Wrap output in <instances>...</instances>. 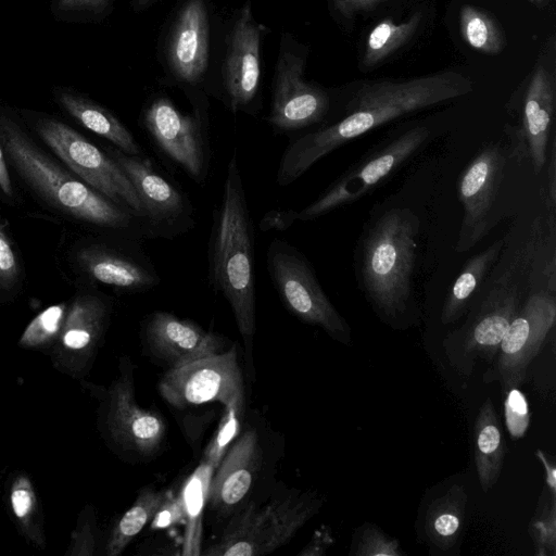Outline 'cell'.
I'll use <instances>...</instances> for the list:
<instances>
[{"mask_svg":"<svg viewBox=\"0 0 556 556\" xmlns=\"http://www.w3.org/2000/svg\"><path fill=\"white\" fill-rule=\"evenodd\" d=\"M472 89V80L454 71L403 81L365 83L353 92L341 117L289 142L278 165L276 182L286 187L351 140L395 118L466 96Z\"/></svg>","mask_w":556,"mask_h":556,"instance_id":"1","label":"cell"},{"mask_svg":"<svg viewBox=\"0 0 556 556\" xmlns=\"http://www.w3.org/2000/svg\"><path fill=\"white\" fill-rule=\"evenodd\" d=\"M207 261L210 285L228 302L250 352L256 330L254 227L236 151L213 214Z\"/></svg>","mask_w":556,"mask_h":556,"instance_id":"2","label":"cell"},{"mask_svg":"<svg viewBox=\"0 0 556 556\" xmlns=\"http://www.w3.org/2000/svg\"><path fill=\"white\" fill-rule=\"evenodd\" d=\"M420 222L407 207H391L369 222L358 245L357 277L376 314L390 325L414 307L413 275Z\"/></svg>","mask_w":556,"mask_h":556,"instance_id":"3","label":"cell"},{"mask_svg":"<svg viewBox=\"0 0 556 556\" xmlns=\"http://www.w3.org/2000/svg\"><path fill=\"white\" fill-rule=\"evenodd\" d=\"M0 141L26 184L54 208L93 226L146 240L141 219L49 159L10 118L0 115Z\"/></svg>","mask_w":556,"mask_h":556,"instance_id":"4","label":"cell"},{"mask_svg":"<svg viewBox=\"0 0 556 556\" xmlns=\"http://www.w3.org/2000/svg\"><path fill=\"white\" fill-rule=\"evenodd\" d=\"M540 225L508 266L492 282L488 293L476 304L464 324L443 339L448 364L460 375L472 374L478 359L493 364L501 342L521 305L522 282L531 270L540 245ZM533 268V267H532Z\"/></svg>","mask_w":556,"mask_h":556,"instance_id":"5","label":"cell"},{"mask_svg":"<svg viewBox=\"0 0 556 556\" xmlns=\"http://www.w3.org/2000/svg\"><path fill=\"white\" fill-rule=\"evenodd\" d=\"M321 500L313 494H289L263 507L250 504L233 515L219 538L201 554L260 556L287 544L318 511Z\"/></svg>","mask_w":556,"mask_h":556,"instance_id":"6","label":"cell"},{"mask_svg":"<svg viewBox=\"0 0 556 556\" xmlns=\"http://www.w3.org/2000/svg\"><path fill=\"white\" fill-rule=\"evenodd\" d=\"M266 267L283 306L301 321L321 328L333 340L351 343V328L323 290L306 256L283 239L270 241Z\"/></svg>","mask_w":556,"mask_h":556,"instance_id":"7","label":"cell"},{"mask_svg":"<svg viewBox=\"0 0 556 556\" xmlns=\"http://www.w3.org/2000/svg\"><path fill=\"white\" fill-rule=\"evenodd\" d=\"M424 125L409 127L377 146L340 175L314 202L294 212V219L311 222L361 199L390 177L429 140Z\"/></svg>","mask_w":556,"mask_h":556,"instance_id":"8","label":"cell"},{"mask_svg":"<svg viewBox=\"0 0 556 556\" xmlns=\"http://www.w3.org/2000/svg\"><path fill=\"white\" fill-rule=\"evenodd\" d=\"M132 184L141 207L146 239L173 240L195 226L194 208L189 197L163 175L146 155H129L109 148Z\"/></svg>","mask_w":556,"mask_h":556,"instance_id":"9","label":"cell"},{"mask_svg":"<svg viewBox=\"0 0 556 556\" xmlns=\"http://www.w3.org/2000/svg\"><path fill=\"white\" fill-rule=\"evenodd\" d=\"M37 131L54 154L85 184L113 202L127 207L142 222V207L138 194L127 175L109 153L55 119L40 121Z\"/></svg>","mask_w":556,"mask_h":556,"instance_id":"10","label":"cell"},{"mask_svg":"<svg viewBox=\"0 0 556 556\" xmlns=\"http://www.w3.org/2000/svg\"><path fill=\"white\" fill-rule=\"evenodd\" d=\"M556 321L555 288H538L520 305L501 342L484 381L496 380L503 393L520 388L527 371Z\"/></svg>","mask_w":556,"mask_h":556,"instance_id":"11","label":"cell"},{"mask_svg":"<svg viewBox=\"0 0 556 556\" xmlns=\"http://www.w3.org/2000/svg\"><path fill=\"white\" fill-rule=\"evenodd\" d=\"M141 125L166 160L198 185H205L212 153L200 117L185 114L168 98L159 97L144 108Z\"/></svg>","mask_w":556,"mask_h":556,"instance_id":"12","label":"cell"},{"mask_svg":"<svg viewBox=\"0 0 556 556\" xmlns=\"http://www.w3.org/2000/svg\"><path fill=\"white\" fill-rule=\"evenodd\" d=\"M161 396L177 409L244 397V384L237 349L206 356L168 369L159 382Z\"/></svg>","mask_w":556,"mask_h":556,"instance_id":"13","label":"cell"},{"mask_svg":"<svg viewBox=\"0 0 556 556\" xmlns=\"http://www.w3.org/2000/svg\"><path fill=\"white\" fill-rule=\"evenodd\" d=\"M507 152L500 142L484 144L463 172L458 199L463 218L455 251L472 249L488 232L489 215L502 181Z\"/></svg>","mask_w":556,"mask_h":556,"instance_id":"14","label":"cell"},{"mask_svg":"<svg viewBox=\"0 0 556 556\" xmlns=\"http://www.w3.org/2000/svg\"><path fill=\"white\" fill-rule=\"evenodd\" d=\"M304 60L280 52L275 74L267 122L278 134L305 129L321 123L330 109V98L321 88L303 79Z\"/></svg>","mask_w":556,"mask_h":556,"instance_id":"15","label":"cell"},{"mask_svg":"<svg viewBox=\"0 0 556 556\" xmlns=\"http://www.w3.org/2000/svg\"><path fill=\"white\" fill-rule=\"evenodd\" d=\"M141 334L149 352L169 369L222 353L226 346L220 334L165 311L149 314L142 321Z\"/></svg>","mask_w":556,"mask_h":556,"instance_id":"16","label":"cell"},{"mask_svg":"<svg viewBox=\"0 0 556 556\" xmlns=\"http://www.w3.org/2000/svg\"><path fill=\"white\" fill-rule=\"evenodd\" d=\"M263 27L245 2L233 24L224 67V83L231 112L245 111L256 97L261 77Z\"/></svg>","mask_w":556,"mask_h":556,"instance_id":"17","label":"cell"},{"mask_svg":"<svg viewBox=\"0 0 556 556\" xmlns=\"http://www.w3.org/2000/svg\"><path fill=\"white\" fill-rule=\"evenodd\" d=\"M77 261L92 280L124 293H143L161 283V277L140 242L126 248L91 244L78 251Z\"/></svg>","mask_w":556,"mask_h":556,"instance_id":"18","label":"cell"},{"mask_svg":"<svg viewBox=\"0 0 556 556\" xmlns=\"http://www.w3.org/2000/svg\"><path fill=\"white\" fill-rule=\"evenodd\" d=\"M554 112V79L545 66L538 63L525 93L517 135L518 149L530 160L535 174L546 164Z\"/></svg>","mask_w":556,"mask_h":556,"instance_id":"19","label":"cell"},{"mask_svg":"<svg viewBox=\"0 0 556 556\" xmlns=\"http://www.w3.org/2000/svg\"><path fill=\"white\" fill-rule=\"evenodd\" d=\"M261 446L248 430L229 447L211 478L207 502L220 514L230 513L250 491L260 467Z\"/></svg>","mask_w":556,"mask_h":556,"instance_id":"20","label":"cell"},{"mask_svg":"<svg viewBox=\"0 0 556 556\" xmlns=\"http://www.w3.org/2000/svg\"><path fill=\"white\" fill-rule=\"evenodd\" d=\"M208 15L203 0H189L172 31L167 56L175 77L195 84L208 63Z\"/></svg>","mask_w":556,"mask_h":556,"instance_id":"21","label":"cell"},{"mask_svg":"<svg viewBox=\"0 0 556 556\" xmlns=\"http://www.w3.org/2000/svg\"><path fill=\"white\" fill-rule=\"evenodd\" d=\"M112 427L121 443L141 456L161 448L166 428L160 414L138 405L131 371L118 380L113 394Z\"/></svg>","mask_w":556,"mask_h":556,"instance_id":"22","label":"cell"},{"mask_svg":"<svg viewBox=\"0 0 556 556\" xmlns=\"http://www.w3.org/2000/svg\"><path fill=\"white\" fill-rule=\"evenodd\" d=\"M468 494L464 485L453 483L432 497L424 510L421 532L431 549L452 554L460 543Z\"/></svg>","mask_w":556,"mask_h":556,"instance_id":"23","label":"cell"},{"mask_svg":"<svg viewBox=\"0 0 556 556\" xmlns=\"http://www.w3.org/2000/svg\"><path fill=\"white\" fill-rule=\"evenodd\" d=\"M473 455L480 486L488 493L497 483L506 455L501 422L490 397L482 403L475 420Z\"/></svg>","mask_w":556,"mask_h":556,"instance_id":"24","label":"cell"},{"mask_svg":"<svg viewBox=\"0 0 556 556\" xmlns=\"http://www.w3.org/2000/svg\"><path fill=\"white\" fill-rule=\"evenodd\" d=\"M61 105L84 127L103 137L129 155H143L144 150L130 130L108 109L71 92H61Z\"/></svg>","mask_w":556,"mask_h":556,"instance_id":"25","label":"cell"},{"mask_svg":"<svg viewBox=\"0 0 556 556\" xmlns=\"http://www.w3.org/2000/svg\"><path fill=\"white\" fill-rule=\"evenodd\" d=\"M505 240L500 239L467 261L454 280L442 306L441 323L457 321L468 309L473 295L498 260Z\"/></svg>","mask_w":556,"mask_h":556,"instance_id":"26","label":"cell"},{"mask_svg":"<svg viewBox=\"0 0 556 556\" xmlns=\"http://www.w3.org/2000/svg\"><path fill=\"white\" fill-rule=\"evenodd\" d=\"M214 470L213 467L202 462L187 478L178 495L182 509V521L186 523L184 555L201 554L203 510Z\"/></svg>","mask_w":556,"mask_h":556,"instance_id":"27","label":"cell"},{"mask_svg":"<svg viewBox=\"0 0 556 556\" xmlns=\"http://www.w3.org/2000/svg\"><path fill=\"white\" fill-rule=\"evenodd\" d=\"M169 493L142 488L134 504L117 522L109 542V554L117 555L152 521Z\"/></svg>","mask_w":556,"mask_h":556,"instance_id":"28","label":"cell"},{"mask_svg":"<svg viewBox=\"0 0 556 556\" xmlns=\"http://www.w3.org/2000/svg\"><path fill=\"white\" fill-rule=\"evenodd\" d=\"M421 21L420 12L414 13L409 20L394 23L388 17L378 23L369 33L363 63L372 66L406 43L415 34Z\"/></svg>","mask_w":556,"mask_h":556,"instance_id":"29","label":"cell"},{"mask_svg":"<svg viewBox=\"0 0 556 556\" xmlns=\"http://www.w3.org/2000/svg\"><path fill=\"white\" fill-rule=\"evenodd\" d=\"M459 28L464 40L481 53L495 55L505 48V36L497 22L476 7L463 5Z\"/></svg>","mask_w":556,"mask_h":556,"instance_id":"30","label":"cell"},{"mask_svg":"<svg viewBox=\"0 0 556 556\" xmlns=\"http://www.w3.org/2000/svg\"><path fill=\"white\" fill-rule=\"evenodd\" d=\"M528 531L536 556L556 555V495L546 485L529 521Z\"/></svg>","mask_w":556,"mask_h":556,"instance_id":"31","label":"cell"},{"mask_svg":"<svg viewBox=\"0 0 556 556\" xmlns=\"http://www.w3.org/2000/svg\"><path fill=\"white\" fill-rule=\"evenodd\" d=\"M244 412V397H238L224 405L218 427L204 450L202 462L214 469L239 435Z\"/></svg>","mask_w":556,"mask_h":556,"instance_id":"32","label":"cell"},{"mask_svg":"<svg viewBox=\"0 0 556 556\" xmlns=\"http://www.w3.org/2000/svg\"><path fill=\"white\" fill-rule=\"evenodd\" d=\"M349 555L402 556L404 552L396 539L387 535L376 525L366 522L355 529Z\"/></svg>","mask_w":556,"mask_h":556,"instance_id":"33","label":"cell"},{"mask_svg":"<svg viewBox=\"0 0 556 556\" xmlns=\"http://www.w3.org/2000/svg\"><path fill=\"white\" fill-rule=\"evenodd\" d=\"M504 394V416L507 431L511 439H521L530 426L529 403L517 387L509 388Z\"/></svg>","mask_w":556,"mask_h":556,"instance_id":"34","label":"cell"},{"mask_svg":"<svg viewBox=\"0 0 556 556\" xmlns=\"http://www.w3.org/2000/svg\"><path fill=\"white\" fill-rule=\"evenodd\" d=\"M64 305L58 304L40 313L26 328L22 341L37 344L53 336L62 321Z\"/></svg>","mask_w":556,"mask_h":556,"instance_id":"35","label":"cell"},{"mask_svg":"<svg viewBox=\"0 0 556 556\" xmlns=\"http://www.w3.org/2000/svg\"><path fill=\"white\" fill-rule=\"evenodd\" d=\"M18 277V262L11 241L0 222V287L12 288Z\"/></svg>","mask_w":556,"mask_h":556,"instance_id":"36","label":"cell"},{"mask_svg":"<svg viewBox=\"0 0 556 556\" xmlns=\"http://www.w3.org/2000/svg\"><path fill=\"white\" fill-rule=\"evenodd\" d=\"M152 521V529H165L178 521H182V509L179 497L173 496L169 493Z\"/></svg>","mask_w":556,"mask_h":556,"instance_id":"37","label":"cell"},{"mask_svg":"<svg viewBox=\"0 0 556 556\" xmlns=\"http://www.w3.org/2000/svg\"><path fill=\"white\" fill-rule=\"evenodd\" d=\"M547 207L551 213V217L555 218L556 210V143L555 136L552 135L548 153H547Z\"/></svg>","mask_w":556,"mask_h":556,"instance_id":"38","label":"cell"},{"mask_svg":"<svg viewBox=\"0 0 556 556\" xmlns=\"http://www.w3.org/2000/svg\"><path fill=\"white\" fill-rule=\"evenodd\" d=\"M294 223L293 210H271L264 214L258 227L262 231H283Z\"/></svg>","mask_w":556,"mask_h":556,"instance_id":"39","label":"cell"},{"mask_svg":"<svg viewBox=\"0 0 556 556\" xmlns=\"http://www.w3.org/2000/svg\"><path fill=\"white\" fill-rule=\"evenodd\" d=\"M333 538L328 527L317 529L307 545L299 553L300 556H323L332 545Z\"/></svg>","mask_w":556,"mask_h":556,"instance_id":"40","label":"cell"},{"mask_svg":"<svg viewBox=\"0 0 556 556\" xmlns=\"http://www.w3.org/2000/svg\"><path fill=\"white\" fill-rule=\"evenodd\" d=\"M386 1L388 0H333V4L344 18H352L356 13L371 10Z\"/></svg>","mask_w":556,"mask_h":556,"instance_id":"41","label":"cell"},{"mask_svg":"<svg viewBox=\"0 0 556 556\" xmlns=\"http://www.w3.org/2000/svg\"><path fill=\"white\" fill-rule=\"evenodd\" d=\"M94 334L97 336V333L88 330L68 328L63 341L66 346L79 350L88 346L92 342Z\"/></svg>","mask_w":556,"mask_h":556,"instance_id":"42","label":"cell"},{"mask_svg":"<svg viewBox=\"0 0 556 556\" xmlns=\"http://www.w3.org/2000/svg\"><path fill=\"white\" fill-rule=\"evenodd\" d=\"M535 456L541 460L544 468L545 485L552 494L556 495V467L554 460L540 448L535 451Z\"/></svg>","mask_w":556,"mask_h":556,"instance_id":"43","label":"cell"},{"mask_svg":"<svg viewBox=\"0 0 556 556\" xmlns=\"http://www.w3.org/2000/svg\"><path fill=\"white\" fill-rule=\"evenodd\" d=\"M12 507L20 518L25 517L31 506V496L25 489H15L11 495Z\"/></svg>","mask_w":556,"mask_h":556,"instance_id":"44","label":"cell"},{"mask_svg":"<svg viewBox=\"0 0 556 556\" xmlns=\"http://www.w3.org/2000/svg\"><path fill=\"white\" fill-rule=\"evenodd\" d=\"M108 0H59L62 10L94 11L103 8Z\"/></svg>","mask_w":556,"mask_h":556,"instance_id":"45","label":"cell"},{"mask_svg":"<svg viewBox=\"0 0 556 556\" xmlns=\"http://www.w3.org/2000/svg\"><path fill=\"white\" fill-rule=\"evenodd\" d=\"M4 156L2 153V150L0 148V189L5 193L7 195H12V184L10 179V175L8 172L7 164L4 162Z\"/></svg>","mask_w":556,"mask_h":556,"instance_id":"46","label":"cell"},{"mask_svg":"<svg viewBox=\"0 0 556 556\" xmlns=\"http://www.w3.org/2000/svg\"><path fill=\"white\" fill-rule=\"evenodd\" d=\"M151 1H153V0H137V4L139 8H142L147 4H149Z\"/></svg>","mask_w":556,"mask_h":556,"instance_id":"47","label":"cell"},{"mask_svg":"<svg viewBox=\"0 0 556 556\" xmlns=\"http://www.w3.org/2000/svg\"><path fill=\"white\" fill-rule=\"evenodd\" d=\"M534 1H535V2H538V3H540V2H543V1H545V0H534Z\"/></svg>","mask_w":556,"mask_h":556,"instance_id":"48","label":"cell"}]
</instances>
